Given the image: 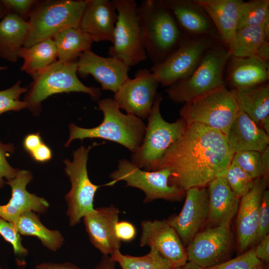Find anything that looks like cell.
Segmentation results:
<instances>
[{
	"label": "cell",
	"instance_id": "obj_31",
	"mask_svg": "<svg viewBox=\"0 0 269 269\" xmlns=\"http://www.w3.org/2000/svg\"><path fill=\"white\" fill-rule=\"evenodd\" d=\"M57 51L58 61L69 62L77 60L84 52L91 49L92 38L79 28H68L52 38Z\"/></svg>",
	"mask_w": 269,
	"mask_h": 269
},
{
	"label": "cell",
	"instance_id": "obj_50",
	"mask_svg": "<svg viewBox=\"0 0 269 269\" xmlns=\"http://www.w3.org/2000/svg\"><path fill=\"white\" fill-rule=\"evenodd\" d=\"M171 269H203L194 263L188 261L185 265Z\"/></svg>",
	"mask_w": 269,
	"mask_h": 269
},
{
	"label": "cell",
	"instance_id": "obj_24",
	"mask_svg": "<svg viewBox=\"0 0 269 269\" xmlns=\"http://www.w3.org/2000/svg\"><path fill=\"white\" fill-rule=\"evenodd\" d=\"M226 136L234 154L243 150L261 152L269 143V134L241 110Z\"/></svg>",
	"mask_w": 269,
	"mask_h": 269
},
{
	"label": "cell",
	"instance_id": "obj_1",
	"mask_svg": "<svg viewBox=\"0 0 269 269\" xmlns=\"http://www.w3.org/2000/svg\"><path fill=\"white\" fill-rule=\"evenodd\" d=\"M234 153L221 132L196 123H186L182 135L150 171L169 169L170 183L186 191L203 187L231 163Z\"/></svg>",
	"mask_w": 269,
	"mask_h": 269
},
{
	"label": "cell",
	"instance_id": "obj_6",
	"mask_svg": "<svg viewBox=\"0 0 269 269\" xmlns=\"http://www.w3.org/2000/svg\"><path fill=\"white\" fill-rule=\"evenodd\" d=\"M86 6L83 0H48L38 2L28 21L29 32L23 46L28 47L68 28H79Z\"/></svg>",
	"mask_w": 269,
	"mask_h": 269
},
{
	"label": "cell",
	"instance_id": "obj_25",
	"mask_svg": "<svg viewBox=\"0 0 269 269\" xmlns=\"http://www.w3.org/2000/svg\"><path fill=\"white\" fill-rule=\"evenodd\" d=\"M206 11L228 49L238 28L242 0H194Z\"/></svg>",
	"mask_w": 269,
	"mask_h": 269
},
{
	"label": "cell",
	"instance_id": "obj_15",
	"mask_svg": "<svg viewBox=\"0 0 269 269\" xmlns=\"http://www.w3.org/2000/svg\"><path fill=\"white\" fill-rule=\"evenodd\" d=\"M180 212L167 219L184 245H188L208 222L209 198L208 189L195 187L187 189Z\"/></svg>",
	"mask_w": 269,
	"mask_h": 269
},
{
	"label": "cell",
	"instance_id": "obj_26",
	"mask_svg": "<svg viewBox=\"0 0 269 269\" xmlns=\"http://www.w3.org/2000/svg\"><path fill=\"white\" fill-rule=\"evenodd\" d=\"M209 218L211 227L232 222L236 215L240 198L231 190L225 179L218 176L208 184Z\"/></svg>",
	"mask_w": 269,
	"mask_h": 269
},
{
	"label": "cell",
	"instance_id": "obj_40",
	"mask_svg": "<svg viewBox=\"0 0 269 269\" xmlns=\"http://www.w3.org/2000/svg\"><path fill=\"white\" fill-rule=\"evenodd\" d=\"M14 151V147L11 143H3L0 140V189L6 181L14 178L19 170L13 168L6 159Z\"/></svg>",
	"mask_w": 269,
	"mask_h": 269
},
{
	"label": "cell",
	"instance_id": "obj_45",
	"mask_svg": "<svg viewBox=\"0 0 269 269\" xmlns=\"http://www.w3.org/2000/svg\"><path fill=\"white\" fill-rule=\"evenodd\" d=\"M254 247V253L257 258L263 263L269 261V235L266 236Z\"/></svg>",
	"mask_w": 269,
	"mask_h": 269
},
{
	"label": "cell",
	"instance_id": "obj_8",
	"mask_svg": "<svg viewBox=\"0 0 269 269\" xmlns=\"http://www.w3.org/2000/svg\"><path fill=\"white\" fill-rule=\"evenodd\" d=\"M239 110L234 93L224 85L185 103L179 113L186 123L199 124L226 135Z\"/></svg>",
	"mask_w": 269,
	"mask_h": 269
},
{
	"label": "cell",
	"instance_id": "obj_10",
	"mask_svg": "<svg viewBox=\"0 0 269 269\" xmlns=\"http://www.w3.org/2000/svg\"><path fill=\"white\" fill-rule=\"evenodd\" d=\"M96 142L87 147L81 145L73 151V159H65V172L71 183V188L65 195L67 215L70 226L79 224L81 220L92 212L95 194L101 186L93 183L88 174V154Z\"/></svg>",
	"mask_w": 269,
	"mask_h": 269
},
{
	"label": "cell",
	"instance_id": "obj_17",
	"mask_svg": "<svg viewBox=\"0 0 269 269\" xmlns=\"http://www.w3.org/2000/svg\"><path fill=\"white\" fill-rule=\"evenodd\" d=\"M77 62V74L85 78L89 75L100 84L103 90L116 93L129 77L130 67L115 57L99 56L91 49L82 53Z\"/></svg>",
	"mask_w": 269,
	"mask_h": 269
},
{
	"label": "cell",
	"instance_id": "obj_9",
	"mask_svg": "<svg viewBox=\"0 0 269 269\" xmlns=\"http://www.w3.org/2000/svg\"><path fill=\"white\" fill-rule=\"evenodd\" d=\"M118 17L110 56L118 58L129 67L147 59L134 0H113Z\"/></svg>",
	"mask_w": 269,
	"mask_h": 269
},
{
	"label": "cell",
	"instance_id": "obj_49",
	"mask_svg": "<svg viewBox=\"0 0 269 269\" xmlns=\"http://www.w3.org/2000/svg\"><path fill=\"white\" fill-rule=\"evenodd\" d=\"M116 262L109 256H104L95 269H116Z\"/></svg>",
	"mask_w": 269,
	"mask_h": 269
},
{
	"label": "cell",
	"instance_id": "obj_20",
	"mask_svg": "<svg viewBox=\"0 0 269 269\" xmlns=\"http://www.w3.org/2000/svg\"><path fill=\"white\" fill-rule=\"evenodd\" d=\"M31 172L19 170L14 178L6 182L11 189V197L5 205H0V217L14 224L23 213L33 211L44 214L49 207L47 201L43 197L29 192L27 185L32 180Z\"/></svg>",
	"mask_w": 269,
	"mask_h": 269
},
{
	"label": "cell",
	"instance_id": "obj_38",
	"mask_svg": "<svg viewBox=\"0 0 269 269\" xmlns=\"http://www.w3.org/2000/svg\"><path fill=\"white\" fill-rule=\"evenodd\" d=\"M263 263L257 258L252 248L235 258L203 269H263Z\"/></svg>",
	"mask_w": 269,
	"mask_h": 269
},
{
	"label": "cell",
	"instance_id": "obj_34",
	"mask_svg": "<svg viewBox=\"0 0 269 269\" xmlns=\"http://www.w3.org/2000/svg\"><path fill=\"white\" fill-rule=\"evenodd\" d=\"M249 26L269 27V0H242L238 29Z\"/></svg>",
	"mask_w": 269,
	"mask_h": 269
},
{
	"label": "cell",
	"instance_id": "obj_28",
	"mask_svg": "<svg viewBox=\"0 0 269 269\" xmlns=\"http://www.w3.org/2000/svg\"><path fill=\"white\" fill-rule=\"evenodd\" d=\"M231 90L235 96L239 109L246 113L260 127L263 121L269 118L268 82L248 89Z\"/></svg>",
	"mask_w": 269,
	"mask_h": 269
},
{
	"label": "cell",
	"instance_id": "obj_46",
	"mask_svg": "<svg viewBox=\"0 0 269 269\" xmlns=\"http://www.w3.org/2000/svg\"><path fill=\"white\" fill-rule=\"evenodd\" d=\"M43 142L39 133L38 132L26 135L23 139L22 144L24 149L30 154Z\"/></svg>",
	"mask_w": 269,
	"mask_h": 269
},
{
	"label": "cell",
	"instance_id": "obj_41",
	"mask_svg": "<svg viewBox=\"0 0 269 269\" xmlns=\"http://www.w3.org/2000/svg\"><path fill=\"white\" fill-rule=\"evenodd\" d=\"M269 232V191H264L258 219L257 233L255 245L258 244Z\"/></svg>",
	"mask_w": 269,
	"mask_h": 269
},
{
	"label": "cell",
	"instance_id": "obj_35",
	"mask_svg": "<svg viewBox=\"0 0 269 269\" xmlns=\"http://www.w3.org/2000/svg\"><path fill=\"white\" fill-rule=\"evenodd\" d=\"M218 176L225 179L231 190L239 198L251 189L255 180L232 163Z\"/></svg>",
	"mask_w": 269,
	"mask_h": 269
},
{
	"label": "cell",
	"instance_id": "obj_12",
	"mask_svg": "<svg viewBox=\"0 0 269 269\" xmlns=\"http://www.w3.org/2000/svg\"><path fill=\"white\" fill-rule=\"evenodd\" d=\"M218 42L208 36L184 37L171 54L160 63L153 64L150 70L159 84L168 87L189 77L205 53Z\"/></svg>",
	"mask_w": 269,
	"mask_h": 269
},
{
	"label": "cell",
	"instance_id": "obj_30",
	"mask_svg": "<svg viewBox=\"0 0 269 269\" xmlns=\"http://www.w3.org/2000/svg\"><path fill=\"white\" fill-rule=\"evenodd\" d=\"M14 225L21 235L37 237L50 251L56 252L64 243V239L61 232L46 227L40 221L39 214L35 212L23 213Z\"/></svg>",
	"mask_w": 269,
	"mask_h": 269
},
{
	"label": "cell",
	"instance_id": "obj_14",
	"mask_svg": "<svg viewBox=\"0 0 269 269\" xmlns=\"http://www.w3.org/2000/svg\"><path fill=\"white\" fill-rule=\"evenodd\" d=\"M159 85L150 70L140 69L133 78H129L124 82L113 99L127 114L144 120L151 112Z\"/></svg>",
	"mask_w": 269,
	"mask_h": 269
},
{
	"label": "cell",
	"instance_id": "obj_11",
	"mask_svg": "<svg viewBox=\"0 0 269 269\" xmlns=\"http://www.w3.org/2000/svg\"><path fill=\"white\" fill-rule=\"evenodd\" d=\"M172 175L168 168L155 171L141 169L128 159L119 160L117 168L110 174L111 181L105 185L113 186L123 181L126 186L139 189L145 194L143 202L147 203L156 199L179 200L185 191L170 183Z\"/></svg>",
	"mask_w": 269,
	"mask_h": 269
},
{
	"label": "cell",
	"instance_id": "obj_48",
	"mask_svg": "<svg viewBox=\"0 0 269 269\" xmlns=\"http://www.w3.org/2000/svg\"><path fill=\"white\" fill-rule=\"evenodd\" d=\"M262 177L268 180L269 175V146L261 152Z\"/></svg>",
	"mask_w": 269,
	"mask_h": 269
},
{
	"label": "cell",
	"instance_id": "obj_16",
	"mask_svg": "<svg viewBox=\"0 0 269 269\" xmlns=\"http://www.w3.org/2000/svg\"><path fill=\"white\" fill-rule=\"evenodd\" d=\"M140 226V247L153 248L173 268L182 266L188 262L186 249L167 220H143Z\"/></svg>",
	"mask_w": 269,
	"mask_h": 269
},
{
	"label": "cell",
	"instance_id": "obj_3",
	"mask_svg": "<svg viewBox=\"0 0 269 269\" xmlns=\"http://www.w3.org/2000/svg\"><path fill=\"white\" fill-rule=\"evenodd\" d=\"M137 13L147 57L159 63L178 47L182 31L162 0H142Z\"/></svg>",
	"mask_w": 269,
	"mask_h": 269
},
{
	"label": "cell",
	"instance_id": "obj_44",
	"mask_svg": "<svg viewBox=\"0 0 269 269\" xmlns=\"http://www.w3.org/2000/svg\"><path fill=\"white\" fill-rule=\"evenodd\" d=\"M30 155L36 162H45L51 159L52 151L47 145L43 142L34 150Z\"/></svg>",
	"mask_w": 269,
	"mask_h": 269
},
{
	"label": "cell",
	"instance_id": "obj_4",
	"mask_svg": "<svg viewBox=\"0 0 269 269\" xmlns=\"http://www.w3.org/2000/svg\"><path fill=\"white\" fill-rule=\"evenodd\" d=\"M231 55L221 42H217L189 77L168 87L169 99L175 103L185 104L225 85V70Z\"/></svg>",
	"mask_w": 269,
	"mask_h": 269
},
{
	"label": "cell",
	"instance_id": "obj_42",
	"mask_svg": "<svg viewBox=\"0 0 269 269\" xmlns=\"http://www.w3.org/2000/svg\"><path fill=\"white\" fill-rule=\"evenodd\" d=\"M8 9V12L13 13L24 20L29 16L38 3L35 0H1Z\"/></svg>",
	"mask_w": 269,
	"mask_h": 269
},
{
	"label": "cell",
	"instance_id": "obj_22",
	"mask_svg": "<svg viewBox=\"0 0 269 269\" xmlns=\"http://www.w3.org/2000/svg\"><path fill=\"white\" fill-rule=\"evenodd\" d=\"M182 31L192 37L208 36L221 42L211 20L194 0H162Z\"/></svg>",
	"mask_w": 269,
	"mask_h": 269
},
{
	"label": "cell",
	"instance_id": "obj_52",
	"mask_svg": "<svg viewBox=\"0 0 269 269\" xmlns=\"http://www.w3.org/2000/svg\"><path fill=\"white\" fill-rule=\"evenodd\" d=\"M6 69H7V67L6 66H0V71L5 70Z\"/></svg>",
	"mask_w": 269,
	"mask_h": 269
},
{
	"label": "cell",
	"instance_id": "obj_18",
	"mask_svg": "<svg viewBox=\"0 0 269 269\" xmlns=\"http://www.w3.org/2000/svg\"><path fill=\"white\" fill-rule=\"evenodd\" d=\"M268 182L263 177L256 179L251 189L240 198L236 228L237 246L241 252L255 245L260 209Z\"/></svg>",
	"mask_w": 269,
	"mask_h": 269
},
{
	"label": "cell",
	"instance_id": "obj_13",
	"mask_svg": "<svg viewBox=\"0 0 269 269\" xmlns=\"http://www.w3.org/2000/svg\"><path fill=\"white\" fill-rule=\"evenodd\" d=\"M231 222L199 231L187 245L188 261L202 269L227 261L232 249Z\"/></svg>",
	"mask_w": 269,
	"mask_h": 269
},
{
	"label": "cell",
	"instance_id": "obj_7",
	"mask_svg": "<svg viewBox=\"0 0 269 269\" xmlns=\"http://www.w3.org/2000/svg\"><path fill=\"white\" fill-rule=\"evenodd\" d=\"M162 99L161 95L157 93L147 118V124L141 145L131 155V161L133 164L147 171H150L168 148L182 135L186 126V122L181 118L173 123L163 118L160 111Z\"/></svg>",
	"mask_w": 269,
	"mask_h": 269
},
{
	"label": "cell",
	"instance_id": "obj_23",
	"mask_svg": "<svg viewBox=\"0 0 269 269\" xmlns=\"http://www.w3.org/2000/svg\"><path fill=\"white\" fill-rule=\"evenodd\" d=\"M225 82L232 90H240L264 84L269 80V63L257 56L231 55L225 70Z\"/></svg>",
	"mask_w": 269,
	"mask_h": 269
},
{
	"label": "cell",
	"instance_id": "obj_21",
	"mask_svg": "<svg viewBox=\"0 0 269 269\" xmlns=\"http://www.w3.org/2000/svg\"><path fill=\"white\" fill-rule=\"evenodd\" d=\"M86 6L79 28L94 42L113 41L118 13L115 3L110 0H85Z\"/></svg>",
	"mask_w": 269,
	"mask_h": 269
},
{
	"label": "cell",
	"instance_id": "obj_43",
	"mask_svg": "<svg viewBox=\"0 0 269 269\" xmlns=\"http://www.w3.org/2000/svg\"><path fill=\"white\" fill-rule=\"evenodd\" d=\"M115 231L118 238L121 241L126 242L133 241L136 235L134 226L126 221H118L116 225Z\"/></svg>",
	"mask_w": 269,
	"mask_h": 269
},
{
	"label": "cell",
	"instance_id": "obj_27",
	"mask_svg": "<svg viewBox=\"0 0 269 269\" xmlns=\"http://www.w3.org/2000/svg\"><path fill=\"white\" fill-rule=\"evenodd\" d=\"M28 21L8 12L0 20V56L15 62L29 32Z\"/></svg>",
	"mask_w": 269,
	"mask_h": 269
},
{
	"label": "cell",
	"instance_id": "obj_33",
	"mask_svg": "<svg viewBox=\"0 0 269 269\" xmlns=\"http://www.w3.org/2000/svg\"><path fill=\"white\" fill-rule=\"evenodd\" d=\"M110 257L118 263L121 269H171L169 262L155 249L150 248L148 254L140 257L124 255L118 250Z\"/></svg>",
	"mask_w": 269,
	"mask_h": 269
},
{
	"label": "cell",
	"instance_id": "obj_5",
	"mask_svg": "<svg viewBox=\"0 0 269 269\" xmlns=\"http://www.w3.org/2000/svg\"><path fill=\"white\" fill-rule=\"evenodd\" d=\"M77 61L63 62L57 60L33 77V81L23 101L26 108L33 115L39 114L42 102L53 94L82 92L88 94L94 100L100 98V89L87 86L78 78Z\"/></svg>",
	"mask_w": 269,
	"mask_h": 269
},
{
	"label": "cell",
	"instance_id": "obj_19",
	"mask_svg": "<svg viewBox=\"0 0 269 269\" xmlns=\"http://www.w3.org/2000/svg\"><path fill=\"white\" fill-rule=\"evenodd\" d=\"M119 214V209L111 205L95 208L83 218L90 241L104 256L120 249L121 241L115 231Z\"/></svg>",
	"mask_w": 269,
	"mask_h": 269
},
{
	"label": "cell",
	"instance_id": "obj_47",
	"mask_svg": "<svg viewBox=\"0 0 269 269\" xmlns=\"http://www.w3.org/2000/svg\"><path fill=\"white\" fill-rule=\"evenodd\" d=\"M36 269H83L71 263H42L36 266Z\"/></svg>",
	"mask_w": 269,
	"mask_h": 269
},
{
	"label": "cell",
	"instance_id": "obj_36",
	"mask_svg": "<svg viewBox=\"0 0 269 269\" xmlns=\"http://www.w3.org/2000/svg\"><path fill=\"white\" fill-rule=\"evenodd\" d=\"M231 163L240 167L254 179L262 177L261 152L243 150L235 152Z\"/></svg>",
	"mask_w": 269,
	"mask_h": 269
},
{
	"label": "cell",
	"instance_id": "obj_53",
	"mask_svg": "<svg viewBox=\"0 0 269 269\" xmlns=\"http://www.w3.org/2000/svg\"><path fill=\"white\" fill-rule=\"evenodd\" d=\"M0 269H3L2 268H1L0 267Z\"/></svg>",
	"mask_w": 269,
	"mask_h": 269
},
{
	"label": "cell",
	"instance_id": "obj_51",
	"mask_svg": "<svg viewBox=\"0 0 269 269\" xmlns=\"http://www.w3.org/2000/svg\"><path fill=\"white\" fill-rule=\"evenodd\" d=\"M8 12V9L1 0H0V20Z\"/></svg>",
	"mask_w": 269,
	"mask_h": 269
},
{
	"label": "cell",
	"instance_id": "obj_2",
	"mask_svg": "<svg viewBox=\"0 0 269 269\" xmlns=\"http://www.w3.org/2000/svg\"><path fill=\"white\" fill-rule=\"evenodd\" d=\"M98 104L103 115L102 123L92 128H83L70 124V135L65 146H69L75 139L101 138L119 143L132 153L136 152L141 145L145 134L146 125L142 120L123 113L113 98L99 100Z\"/></svg>",
	"mask_w": 269,
	"mask_h": 269
},
{
	"label": "cell",
	"instance_id": "obj_32",
	"mask_svg": "<svg viewBox=\"0 0 269 269\" xmlns=\"http://www.w3.org/2000/svg\"><path fill=\"white\" fill-rule=\"evenodd\" d=\"M269 27L249 26L238 29L229 48L231 55L238 57L256 56L269 42Z\"/></svg>",
	"mask_w": 269,
	"mask_h": 269
},
{
	"label": "cell",
	"instance_id": "obj_29",
	"mask_svg": "<svg viewBox=\"0 0 269 269\" xmlns=\"http://www.w3.org/2000/svg\"><path fill=\"white\" fill-rule=\"evenodd\" d=\"M18 56L23 59L21 70L34 77L57 61V51L53 39H48L28 47L23 46Z\"/></svg>",
	"mask_w": 269,
	"mask_h": 269
},
{
	"label": "cell",
	"instance_id": "obj_39",
	"mask_svg": "<svg viewBox=\"0 0 269 269\" xmlns=\"http://www.w3.org/2000/svg\"><path fill=\"white\" fill-rule=\"evenodd\" d=\"M0 235L5 241L10 243L14 253L18 257L27 255L28 251L22 244L21 235L14 224L0 217Z\"/></svg>",
	"mask_w": 269,
	"mask_h": 269
},
{
	"label": "cell",
	"instance_id": "obj_37",
	"mask_svg": "<svg viewBox=\"0 0 269 269\" xmlns=\"http://www.w3.org/2000/svg\"><path fill=\"white\" fill-rule=\"evenodd\" d=\"M21 81L18 80L11 87L0 91V115L26 108L25 103L20 101V97L27 92L28 88L21 87Z\"/></svg>",
	"mask_w": 269,
	"mask_h": 269
}]
</instances>
